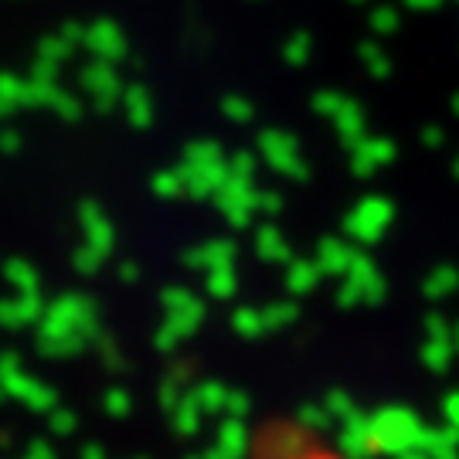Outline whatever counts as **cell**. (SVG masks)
Here are the masks:
<instances>
[]
</instances>
